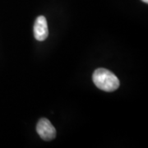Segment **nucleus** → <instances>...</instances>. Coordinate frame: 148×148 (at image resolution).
I'll list each match as a JSON object with an SVG mask.
<instances>
[{"label": "nucleus", "instance_id": "1", "mask_svg": "<svg viewBox=\"0 0 148 148\" xmlns=\"http://www.w3.org/2000/svg\"><path fill=\"white\" fill-rule=\"evenodd\" d=\"M92 79L99 89L107 92L116 90L120 86L119 78L112 72L106 69H96L93 73Z\"/></svg>", "mask_w": 148, "mask_h": 148}, {"label": "nucleus", "instance_id": "2", "mask_svg": "<svg viewBox=\"0 0 148 148\" xmlns=\"http://www.w3.org/2000/svg\"><path fill=\"white\" fill-rule=\"evenodd\" d=\"M37 133L45 141H51L56 137V129L50 121L42 118L40 119L36 126Z\"/></svg>", "mask_w": 148, "mask_h": 148}, {"label": "nucleus", "instance_id": "3", "mask_svg": "<svg viewBox=\"0 0 148 148\" xmlns=\"http://www.w3.org/2000/svg\"><path fill=\"white\" fill-rule=\"evenodd\" d=\"M34 36L39 41L46 40L49 36V29L46 18L44 16H38L34 25Z\"/></svg>", "mask_w": 148, "mask_h": 148}, {"label": "nucleus", "instance_id": "4", "mask_svg": "<svg viewBox=\"0 0 148 148\" xmlns=\"http://www.w3.org/2000/svg\"><path fill=\"white\" fill-rule=\"evenodd\" d=\"M143 2H144V3H148V0H142Z\"/></svg>", "mask_w": 148, "mask_h": 148}]
</instances>
